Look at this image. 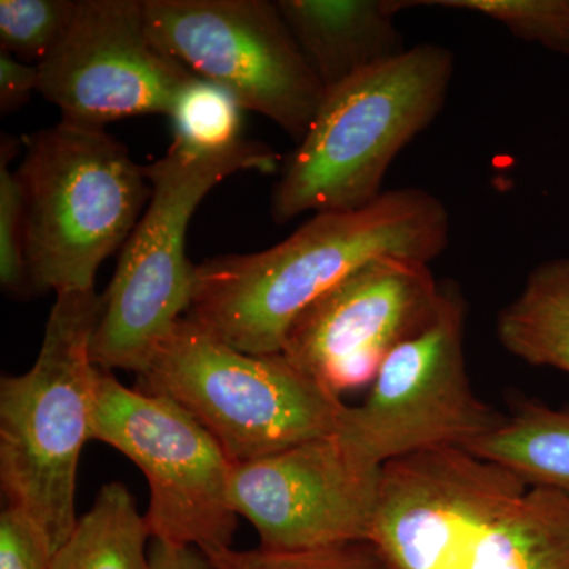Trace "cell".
Listing matches in <instances>:
<instances>
[{"label":"cell","mask_w":569,"mask_h":569,"mask_svg":"<svg viewBox=\"0 0 569 569\" xmlns=\"http://www.w3.org/2000/svg\"><path fill=\"white\" fill-rule=\"evenodd\" d=\"M146 28L194 77L301 141L325 88L269 0H144Z\"/></svg>","instance_id":"30bf717a"},{"label":"cell","mask_w":569,"mask_h":569,"mask_svg":"<svg viewBox=\"0 0 569 569\" xmlns=\"http://www.w3.org/2000/svg\"><path fill=\"white\" fill-rule=\"evenodd\" d=\"M451 219L437 194L389 190L358 211L320 212L280 244L194 266L187 318L249 355L282 353L295 318L356 269L381 257L430 264Z\"/></svg>","instance_id":"6da1fadb"},{"label":"cell","mask_w":569,"mask_h":569,"mask_svg":"<svg viewBox=\"0 0 569 569\" xmlns=\"http://www.w3.org/2000/svg\"><path fill=\"white\" fill-rule=\"evenodd\" d=\"M396 7L468 11L505 26L519 40L569 56V0H396Z\"/></svg>","instance_id":"d6986e66"},{"label":"cell","mask_w":569,"mask_h":569,"mask_svg":"<svg viewBox=\"0 0 569 569\" xmlns=\"http://www.w3.org/2000/svg\"><path fill=\"white\" fill-rule=\"evenodd\" d=\"M24 149L17 176L32 295L96 290L151 200L144 167L103 127L69 121L24 137Z\"/></svg>","instance_id":"5b68a950"},{"label":"cell","mask_w":569,"mask_h":569,"mask_svg":"<svg viewBox=\"0 0 569 569\" xmlns=\"http://www.w3.org/2000/svg\"><path fill=\"white\" fill-rule=\"evenodd\" d=\"M325 91L407 51L395 0H277Z\"/></svg>","instance_id":"5bb4252c"},{"label":"cell","mask_w":569,"mask_h":569,"mask_svg":"<svg viewBox=\"0 0 569 569\" xmlns=\"http://www.w3.org/2000/svg\"><path fill=\"white\" fill-rule=\"evenodd\" d=\"M496 332L520 361L569 376V257L545 261L527 276L520 293L498 312Z\"/></svg>","instance_id":"9a60e30c"},{"label":"cell","mask_w":569,"mask_h":569,"mask_svg":"<svg viewBox=\"0 0 569 569\" xmlns=\"http://www.w3.org/2000/svg\"><path fill=\"white\" fill-rule=\"evenodd\" d=\"M443 283L410 258L356 269L295 318L282 355L342 397L370 387L389 355L436 320Z\"/></svg>","instance_id":"8fae6325"},{"label":"cell","mask_w":569,"mask_h":569,"mask_svg":"<svg viewBox=\"0 0 569 569\" xmlns=\"http://www.w3.org/2000/svg\"><path fill=\"white\" fill-rule=\"evenodd\" d=\"M39 71V92L62 111V121L103 129L133 116H170L194 78L153 41L144 0H78Z\"/></svg>","instance_id":"7c38bea8"},{"label":"cell","mask_w":569,"mask_h":569,"mask_svg":"<svg viewBox=\"0 0 569 569\" xmlns=\"http://www.w3.org/2000/svg\"><path fill=\"white\" fill-rule=\"evenodd\" d=\"M91 440L118 449L144 475L151 490L144 518L153 541L204 553L233 548L234 463L178 403L127 388L99 369Z\"/></svg>","instance_id":"9c48e42d"},{"label":"cell","mask_w":569,"mask_h":569,"mask_svg":"<svg viewBox=\"0 0 569 569\" xmlns=\"http://www.w3.org/2000/svg\"><path fill=\"white\" fill-rule=\"evenodd\" d=\"M102 309L96 290L58 295L31 369L0 380L2 490L54 552L78 520V463L91 440L99 376L91 343Z\"/></svg>","instance_id":"277c9868"},{"label":"cell","mask_w":569,"mask_h":569,"mask_svg":"<svg viewBox=\"0 0 569 569\" xmlns=\"http://www.w3.org/2000/svg\"><path fill=\"white\" fill-rule=\"evenodd\" d=\"M206 556L213 569H395L370 541L306 550L227 548Z\"/></svg>","instance_id":"44dd1931"},{"label":"cell","mask_w":569,"mask_h":569,"mask_svg":"<svg viewBox=\"0 0 569 569\" xmlns=\"http://www.w3.org/2000/svg\"><path fill=\"white\" fill-rule=\"evenodd\" d=\"M242 107L220 86L194 77L183 86L170 112L173 142L190 152L230 151L241 138Z\"/></svg>","instance_id":"ac0fdd59"},{"label":"cell","mask_w":569,"mask_h":569,"mask_svg":"<svg viewBox=\"0 0 569 569\" xmlns=\"http://www.w3.org/2000/svg\"><path fill=\"white\" fill-rule=\"evenodd\" d=\"M381 470L355 458L337 433L234 466L231 498L260 548L306 550L369 541Z\"/></svg>","instance_id":"4fadbf2b"},{"label":"cell","mask_w":569,"mask_h":569,"mask_svg":"<svg viewBox=\"0 0 569 569\" xmlns=\"http://www.w3.org/2000/svg\"><path fill=\"white\" fill-rule=\"evenodd\" d=\"M149 556H151V569H213L208 556L190 546L152 541Z\"/></svg>","instance_id":"d4e9b609"},{"label":"cell","mask_w":569,"mask_h":569,"mask_svg":"<svg viewBox=\"0 0 569 569\" xmlns=\"http://www.w3.org/2000/svg\"><path fill=\"white\" fill-rule=\"evenodd\" d=\"M466 449L509 468L531 486L569 493V406L516 400L497 429Z\"/></svg>","instance_id":"2e32d148"},{"label":"cell","mask_w":569,"mask_h":569,"mask_svg":"<svg viewBox=\"0 0 569 569\" xmlns=\"http://www.w3.org/2000/svg\"><path fill=\"white\" fill-rule=\"evenodd\" d=\"M50 542L17 509L0 515V569H52Z\"/></svg>","instance_id":"603a6c76"},{"label":"cell","mask_w":569,"mask_h":569,"mask_svg":"<svg viewBox=\"0 0 569 569\" xmlns=\"http://www.w3.org/2000/svg\"><path fill=\"white\" fill-rule=\"evenodd\" d=\"M138 388L178 403L234 466L332 436L348 407L282 353L236 350L187 317L157 348Z\"/></svg>","instance_id":"52a82bcc"},{"label":"cell","mask_w":569,"mask_h":569,"mask_svg":"<svg viewBox=\"0 0 569 569\" xmlns=\"http://www.w3.org/2000/svg\"><path fill=\"white\" fill-rule=\"evenodd\" d=\"M39 66L22 62L7 51H0V111L2 114L21 110L39 91Z\"/></svg>","instance_id":"cb8c5ba5"},{"label":"cell","mask_w":569,"mask_h":569,"mask_svg":"<svg viewBox=\"0 0 569 569\" xmlns=\"http://www.w3.org/2000/svg\"><path fill=\"white\" fill-rule=\"evenodd\" d=\"M279 163L274 149L244 140L217 153L190 152L171 142L167 156L144 167L151 200L102 295L91 343L93 365L140 376L192 305L194 264L187 258L186 238L198 206L230 176L274 173Z\"/></svg>","instance_id":"8992f818"},{"label":"cell","mask_w":569,"mask_h":569,"mask_svg":"<svg viewBox=\"0 0 569 569\" xmlns=\"http://www.w3.org/2000/svg\"><path fill=\"white\" fill-rule=\"evenodd\" d=\"M467 301L443 283L436 320L388 356L361 406L347 407L337 437L366 466L440 448L470 447L505 415L477 396L466 358Z\"/></svg>","instance_id":"ba28073f"},{"label":"cell","mask_w":569,"mask_h":569,"mask_svg":"<svg viewBox=\"0 0 569 569\" xmlns=\"http://www.w3.org/2000/svg\"><path fill=\"white\" fill-rule=\"evenodd\" d=\"M20 141L3 134L0 146V283L10 296H31L26 266L24 197L10 162Z\"/></svg>","instance_id":"7402d4cb"},{"label":"cell","mask_w":569,"mask_h":569,"mask_svg":"<svg viewBox=\"0 0 569 569\" xmlns=\"http://www.w3.org/2000/svg\"><path fill=\"white\" fill-rule=\"evenodd\" d=\"M144 515L129 488L108 482L52 556V569H151Z\"/></svg>","instance_id":"e0dca14e"},{"label":"cell","mask_w":569,"mask_h":569,"mask_svg":"<svg viewBox=\"0 0 569 569\" xmlns=\"http://www.w3.org/2000/svg\"><path fill=\"white\" fill-rule=\"evenodd\" d=\"M77 7L78 0H2L0 48L40 66L62 40Z\"/></svg>","instance_id":"ffe728a7"},{"label":"cell","mask_w":569,"mask_h":569,"mask_svg":"<svg viewBox=\"0 0 569 569\" xmlns=\"http://www.w3.org/2000/svg\"><path fill=\"white\" fill-rule=\"evenodd\" d=\"M370 542L395 569H569V493L430 449L381 470Z\"/></svg>","instance_id":"7a4b0ae2"},{"label":"cell","mask_w":569,"mask_h":569,"mask_svg":"<svg viewBox=\"0 0 569 569\" xmlns=\"http://www.w3.org/2000/svg\"><path fill=\"white\" fill-rule=\"evenodd\" d=\"M455 70L449 48L419 43L326 91L272 190L274 222L377 201L396 157L443 110Z\"/></svg>","instance_id":"3957f363"}]
</instances>
